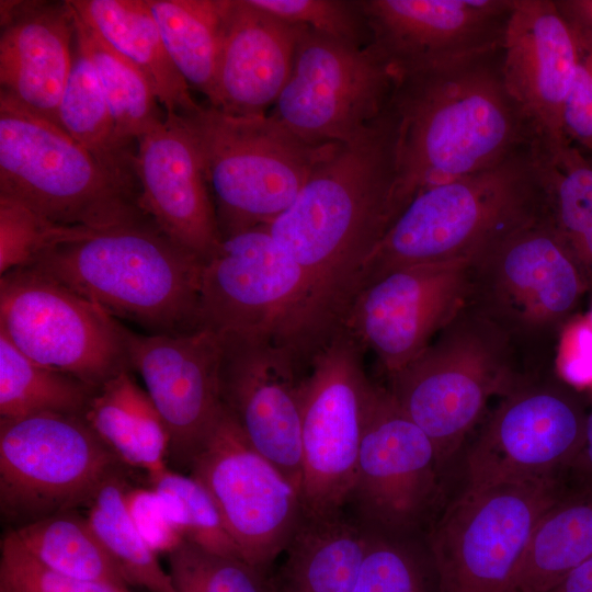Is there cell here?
<instances>
[{"mask_svg": "<svg viewBox=\"0 0 592 592\" xmlns=\"http://www.w3.org/2000/svg\"><path fill=\"white\" fill-rule=\"evenodd\" d=\"M136 175L141 209L205 263L223 238L198 148L178 114L137 139Z\"/></svg>", "mask_w": 592, "mask_h": 592, "instance_id": "603a6c76", "label": "cell"}, {"mask_svg": "<svg viewBox=\"0 0 592 592\" xmlns=\"http://www.w3.org/2000/svg\"><path fill=\"white\" fill-rule=\"evenodd\" d=\"M75 14L76 44L96 72L117 130L124 139L137 143L164 119L166 112L144 75Z\"/></svg>", "mask_w": 592, "mask_h": 592, "instance_id": "d590c367", "label": "cell"}, {"mask_svg": "<svg viewBox=\"0 0 592 592\" xmlns=\"http://www.w3.org/2000/svg\"><path fill=\"white\" fill-rule=\"evenodd\" d=\"M95 390L78 377L33 361L0 332V418L44 412L82 417Z\"/></svg>", "mask_w": 592, "mask_h": 592, "instance_id": "836d02e7", "label": "cell"}, {"mask_svg": "<svg viewBox=\"0 0 592 592\" xmlns=\"http://www.w3.org/2000/svg\"><path fill=\"white\" fill-rule=\"evenodd\" d=\"M127 489L122 471L110 477L87 504L86 517L129 587H141L148 592H178L158 554L130 517Z\"/></svg>", "mask_w": 592, "mask_h": 592, "instance_id": "e575fe53", "label": "cell"}, {"mask_svg": "<svg viewBox=\"0 0 592 592\" xmlns=\"http://www.w3.org/2000/svg\"><path fill=\"white\" fill-rule=\"evenodd\" d=\"M388 110L362 139L338 145L292 205L264 226L305 276L293 338L316 349L343 326L364 264L390 226L395 180Z\"/></svg>", "mask_w": 592, "mask_h": 592, "instance_id": "6da1fadb", "label": "cell"}, {"mask_svg": "<svg viewBox=\"0 0 592 592\" xmlns=\"http://www.w3.org/2000/svg\"><path fill=\"white\" fill-rule=\"evenodd\" d=\"M562 481L567 487L592 488V411L588 412L582 444Z\"/></svg>", "mask_w": 592, "mask_h": 592, "instance_id": "f6af8a7d", "label": "cell"}, {"mask_svg": "<svg viewBox=\"0 0 592 592\" xmlns=\"http://www.w3.org/2000/svg\"><path fill=\"white\" fill-rule=\"evenodd\" d=\"M470 286L471 260L399 267L357 294L342 327L390 378L468 305Z\"/></svg>", "mask_w": 592, "mask_h": 592, "instance_id": "d6986e66", "label": "cell"}, {"mask_svg": "<svg viewBox=\"0 0 592 592\" xmlns=\"http://www.w3.org/2000/svg\"><path fill=\"white\" fill-rule=\"evenodd\" d=\"M132 368L144 379L170 436L174 464L187 466L221 412V337L201 328L190 333L141 334L126 328Z\"/></svg>", "mask_w": 592, "mask_h": 592, "instance_id": "ffe728a7", "label": "cell"}, {"mask_svg": "<svg viewBox=\"0 0 592 592\" xmlns=\"http://www.w3.org/2000/svg\"><path fill=\"white\" fill-rule=\"evenodd\" d=\"M0 197L54 223L105 228L143 218L138 196L118 184L61 127L0 93Z\"/></svg>", "mask_w": 592, "mask_h": 592, "instance_id": "52a82bcc", "label": "cell"}, {"mask_svg": "<svg viewBox=\"0 0 592 592\" xmlns=\"http://www.w3.org/2000/svg\"><path fill=\"white\" fill-rule=\"evenodd\" d=\"M395 73L371 44H346L307 27L289 77L269 115L311 145H349L388 111Z\"/></svg>", "mask_w": 592, "mask_h": 592, "instance_id": "4fadbf2b", "label": "cell"}, {"mask_svg": "<svg viewBox=\"0 0 592 592\" xmlns=\"http://www.w3.org/2000/svg\"><path fill=\"white\" fill-rule=\"evenodd\" d=\"M562 129L570 144L592 155V53L582 48L562 110Z\"/></svg>", "mask_w": 592, "mask_h": 592, "instance_id": "ee69618b", "label": "cell"}, {"mask_svg": "<svg viewBox=\"0 0 592 592\" xmlns=\"http://www.w3.org/2000/svg\"><path fill=\"white\" fill-rule=\"evenodd\" d=\"M354 592H439L434 567L424 543L367 531L366 549Z\"/></svg>", "mask_w": 592, "mask_h": 592, "instance_id": "74e56055", "label": "cell"}, {"mask_svg": "<svg viewBox=\"0 0 592 592\" xmlns=\"http://www.w3.org/2000/svg\"><path fill=\"white\" fill-rule=\"evenodd\" d=\"M123 465L82 417L0 418L1 516L15 528L87 506Z\"/></svg>", "mask_w": 592, "mask_h": 592, "instance_id": "30bf717a", "label": "cell"}, {"mask_svg": "<svg viewBox=\"0 0 592 592\" xmlns=\"http://www.w3.org/2000/svg\"><path fill=\"white\" fill-rule=\"evenodd\" d=\"M577 41L592 47V0H556Z\"/></svg>", "mask_w": 592, "mask_h": 592, "instance_id": "bcb514c9", "label": "cell"}, {"mask_svg": "<svg viewBox=\"0 0 592 592\" xmlns=\"http://www.w3.org/2000/svg\"><path fill=\"white\" fill-rule=\"evenodd\" d=\"M519 345L467 305L413 361L389 379L400 409L432 440L446 467L493 397L526 376Z\"/></svg>", "mask_w": 592, "mask_h": 592, "instance_id": "8992f818", "label": "cell"}, {"mask_svg": "<svg viewBox=\"0 0 592 592\" xmlns=\"http://www.w3.org/2000/svg\"><path fill=\"white\" fill-rule=\"evenodd\" d=\"M163 45L189 87L215 98L224 23L230 0H145Z\"/></svg>", "mask_w": 592, "mask_h": 592, "instance_id": "4dcf8cb0", "label": "cell"}, {"mask_svg": "<svg viewBox=\"0 0 592 592\" xmlns=\"http://www.w3.org/2000/svg\"><path fill=\"white\" fill-rule=\"evenodd\" d=\"M588 412L563 384L525 377L485 421L466 452V485L561 480Z\"/></svg>", "mask_w": 592, "mask_h": 592, "instance_id": "9a60e30c", "label": "cell"}, {"mask_svg": "<svg viewBox=\"0 0 592 592\" xmlns=\"http://www.w3.org/2000/svg\"><path fill=\"white\" fill-rule=\"evenodd\" d=\"M126 327L34 266L0 277V332L33 361L100 387L133 371Z\"/></svg>", "mask_w": 592, "mask_h": 592, "instance_id": "5bb4252c", "label": "cell"}, {"mask_svg": "<svg viewBox=\"0 0 592 592\" xmlns=\"http://www.w3.org/2000/svg\"><path fill=\"white\" fill-rule=\"evenodd\" d=\"M58 119L59 126L118 184L139 198L137 143L119 135L96 72L77 44L60 99Z\"/></svg>", "mask_w": 592, "mask_h": 592, "instance_id": "f546056e", "label": "cell"}, {"mask_svg": "<svg viewBox=\"0 0 592 592\" xmlns=\"http://www.w3.org/2000/svg\"><path fill=\"white\" fill-rule=\"evenodd\" d=\"M27 266L150 334L198 329L204 261L169 238L149 216L105 228L83 227Z\"/></svg>", "mask_w": 592, "mask_h": 592, "instance_id": "3957f363", "label": "cell"}, {"mask_svg": "<svg viewBox=\"0 0 592 592\" xmlns=\"http://www.w3.org/2000/svg\"><path fill=\"white\" fill-rule=\"evenodd\" d=\"M592 557V488L567 487L538 520L508 592H546Z\"/></svg>", "mask_w": 592, "mask_h": 592, "instance_id": "f1b7e54d", "label": "cell"}, {"mask_svg": "<svg viewBox=\"0 0 592 592\" xmlns=\"http://www.w3.org/2000/svg\"><path fill=\"white\" fill-rule=\"evenodd\" d=\"M544 210L542 145L431 187L408 204L375 247L357 294L399 267L473 260Z\"/></svg>", "mask_w": 592, "mask_h": 592, "instance_id": "277c9868", "label": "cell"}, {"mask_svg": "<svg viewBox=\"0 0 592 592\" xmlns=\"http://www.w3.org/2000/svg\"><path fill=\"white\" fill-rule=\"evenodd\" d=\"M82 419L124 465L143 468L148 476L167 468V425L130 372H123L96 388Z\"/></svg>", "mask_w": 592, "mask_h": 592, "instance_id": "83f0119b", "label": "cell"}, {"mask_svg": "<svg viewBox=\"0 0 592 592\" xmlns=\"http://www.w3.org/2000/svg\"><path fill=\"white\" fill-rule=\"evenodd\" d=\"M305 276L263 227L223 239L204 263L198 329L272 335L289 346Z\"/></svg>", "mask_w": 592, "mask_h": 592, "instance_id": "ac0fdd59", "label": "cell"}, {"mask_svg": "<svg viewBox=\"0 0 592 592\" xmlns=\"http://www.w3.org/2000/svg\"><path fill=\"white\" fill-rule=\"evenodd\" d=\"M303 27L250 0H230L209 105L232 115L265 114L289 77Z\"/></svg>", "mask_w": 592, "mask_h": 592, "instance_id": "d4e9b609", "label": "cell"}, {"mask_svg": "<svg viewBox=\"0 0 592 592\" xmlns=\"http://www.w3.org/2000/svg\"><path fill=\"white\" fill-rule=\"evenodd\" d=\"M0 8L1 92L59 126L58 109L76 46L73 8L68 0H1Z\"/></svg>", "mask_w": 592, "mask_h": 592, "instance_id": "cb8c5ba5", "label": "cell"}, {"mask_svg": "<svg viewBox=\"0 0 592 592\" xmlns=\"http://www.w3.org/2000/svg\"><path fill=\"white\" fill-rule=\"evenodd\" d=\"M219 396L250 445L300 496V385L306 365L281 340L223 333Z\"/></svg>", "mask_w": 592, "mask_h": 592, "instance_id": "e0dca14e", "label": "cell"}, {"mask_svg": "<svg viewBox=\"0 0 592 592\" xmlns=\"http://www.w3.org/2000/svg\"><path fill=\"white\" fill-rule=\"evenodd\" d=\"M545 215L592 280V155L569 141L542 149Z\"/></svg>", "mask_w": 592, "mask_h": 592, "instance_id": "1f68e13d", "label": "cell"}, {"mask_svg": "<svg viewBox=\"0 0 592 592\" xmlns=\"http://www.w3.org/2000/svg\"><path fill=\"white\" fill-rule=\"evenodd\" d=\"M590 287L544 210L471 260L468 305L520 348L533 346L559 334Z\"/></svg>", "mask_w": 592, "mask_h": 592, "instance_id": "9c48e42d", "label": "cell"}, {"mask_svg": "<svg viewBox=\"0 0 592 592\" xmlns=\"http://www.w3.org/2000/svg\"><path fill=\"white\" fill-rule=\"evenodd\" d=\"M364 348L344 327L309 358L300 385L304 515L343 512L354 481L364 414L374 383Z\"/></svg>", "mask_w": 592, "mask_h": 592, "instance_id": "7c38bea8", "label": "cell"}, {"mask_svg": "<svg viewBox=\"0 0 592 592\" xmlns=\"http://www.w3.org/2000/svg\"><path fill=\"white\" fill-rule=\"evenodd\" d=\"M0 592H133L56 571L32 556L8 531L0 543Z\"/></svg>", "mask_w": 592, "mask_h": 592, "instance_id": "b9f144b4", "label": "cell"}, {"mask_svg": "<svg viewBox=\"0 0 592 592\" xmlns=\"http://www.w3.org/2000/svg\"><path fill=\"white\" fill-rule=\"evenodd\" d=\"M367 531L338 514L303 520L271 574L272 592H354Z\"/></svg>", "mask_w": 592, "mask_h": 592, "instance_id": "484cf974", "label": "cell"}, {"mask_svg": "<svg viewBox=\"0 0 592 592\" xmlns=\"http://www.w3.org/2000/svg\"><path fill=\"white\" fill-rule=\"evenodd\" d=\"M189 468L214 500L242 559L267 571L303 520L298 491L224 408Z\"/></svg>", "mask_w": 592, "mask_h": 592, "instance_id": "2e32d148", "label": "cell"}, {"mask_svg": "<svg viewBox=\"0 0 592 592\" xmlns=\"http://www.w3.org/2000/svg\"><path fill=\"white\" fill-rule=\"evenodd\" d=\"M82 228L54 223L16 201L0 197V274L30 265Z\"/></svg>", "mask_w": 592, "mask_h": 592, "instance_id": "ab89813d", "label": "cell"}, {"mask_svg": "<svg viewBox=\"0 0 592 592\" xmlns=\"http://www.w3.org/2000/svg\"><path fill=\"white\" fill-rule=\"evenodd\" d=\"M179 116L198 148L223 239L270 225L340 145H311L269 114L232 115L208 103Z\"/></svg>", "mask_w": 592, "mask_h": 592, "instance_id": "5b68a950", "label": "cell"}, {"mask_svg": "<svg viewBox=\"0 0 592 592\" xmlns=\"http://www.w3.org/2000/svg\"><path fill=\"white\" fill-rule=\"evenodd\" d=\"M514 0H362L371 45L394 72L482 54L502 44Z\"/></svg>", "mask_w": 592, "mask_h": 592, "instance_id": "44dd1931", "label": "cell"}, {"mask_svg": "<svg viewBox=\"0 0 592 592\" xmlns=\"http://www.w3.org/2000/svg\"><path fill=\"white\" fill-rule=\"evenodd\" d=\"M546 592H592V557L570 571Z\"/></svg>", "mask_w": 592, "mask_h": 592, "instance_id": "7dc6e473", "label": "cell"}, {"mask_svg": "<svg viewBox=\"0 0 592 592\" xmlns=\"http://www.w3.org/2000/svg\"><path fill=\"white\" fill-rule=\"evenodd\" d=\"M565 490L561 480L465 485L424 533L439 592H508L538 520Z\"/></svg>", "mask_w": 592, "mask_h": 592, "instance_id": "ba28073f", "label": "cell"}, {"mask_svg": "<svg viewBox=\"0 0 592 592\" xmlns=\"http://www.w3.org/2000/svg\"><path fill=\"white\" fill-rule=\"evenodd\" d=\"M168 557L178 592H272L271 574L243 559L206 550L182 539Z\"/></svg>", "mask_w": 592, "mask_h": 592, "instance_id": "f35d334b", "label": "cell"}, {"mask_svg": "<svg viewBox=\"0 0 592 592\" xmlns=\"http://www.w3.org/2000/svg\"><path fill=\"white\" fill-rule=\"evenodd\" d=\"M45 566L61 573L129 589L87 517L70 511L9 530Z\"/></svg>", "mask_w": 592, "mask_h": 592, "instance_id": "d6a6232c", "label": "cell"}, {"mask_svg": "<svg viewBox=\"0 0 592 592\" xmlns=\"http://www.w3.org/2000/svg\"><path fill=\"white\" fill-rule=\"evenodd\" d=\"M149 481L183 539L212 553L242 559L214 500L195 478L167 467L149 476Z\"/></svg>", "mask_w": 592, "mask_h": 592, "instance_id": "8d00e7d4", "label": "cell"}, {"mask_svg": "<svg viewBox=\"0 0 592 592\" xmlns=\"http://www.w3.org/2000/svg\"><path fill=\"white\" fill-rule=\"evenodd\" d=\"M78 16L148 80L166 114L197 103L163 45L145 0H70Z\"/></svg>", "mask_w": 592, "mask_h": 592, "instance_id": "4316f807", "label": "cell"}, {"mask_svg": "<svg viewBox=\"0 0 592 592\" xmlns=\"http://www.w3.org/2000/svg\"><path fill=\"white\" fill-rule=\"evenodd\" d=\"M445 469L432 440L388 388L373 384L348 501L353 517L368 532L388 537L424 535L445 503Z\"/></svg>", "mask_w": 592, "mask_h": 592, "instance_id": "8fae6325", "label": "cell"}, {"mask_svg": "<svg viewBox=\"0 0 592 592\" xmlns=\"http://www.w3.org/2000/svg\"><path fill=\"white\" fill-rule=\"evenodd\" d=\"M125 499L133 522L156 554L167 555L182 542V535L152 488L128 487Z\"/></svg>", "mask_w": 592, "mask_h": 592, "instance_id": "7bdbcfd3", "label": "cell"}, {"mask_svg": "<svg viewBox=\"0 0 592 592\" xmlns=\"http://www.w3.org/2000/svg\"><path fill=\"white\" fill-rule=\"evenodd\" d=\"M581 318L592 341V300L589 311L585 315H581Z\"/></svg>", "mask_w": 592, "mask_h": 592, "instance_id": "c3c4849f", "label": "cell"}, {"mask_svg": "<svg viewBox=\"0 0 592 592\" xmlns=\"http://www.w3.org/2000/svg\"><path fill=\"white\" fill-rule=\"evenodd\" d=\"M286 22L303 25L330 38L364 47L371 34L361 1L345 0H250Z\"/></svg>", "mask_w": 592, "mask_h": 592, "instance_id": "60d3db41", "label": "cell"}, {"mask_svg": "<svg viewBox=\"0 0 592 592\" xmlns=\"http://www.w3.org/2000/svg\"><path fill=\"white\" fill-rule=\"evenodd\" d=\"M579 59L578 42L556 0H514L501 44L502 75L548 150L568 143L562 110Z\"/></svg>", "mask_w": 592, "mask_h": 592, "instance_id": "7402d4cb", "label": "cell"}, {"mask_svg": "<svg viewBox=\"0 0 592 592\" xmlns=\"http://www.w3.org/2000/svg\"><path fill=\"white\" fill-rule=\"evenodd\" d=\"M394 73L390 226L418 194L542 145L505 86L501 46Z\"/></svg>", "mask_w": 592, "mask_h": 592, "instance_id": "7a4b0ae2", "label": "cell"}]
</instances>
